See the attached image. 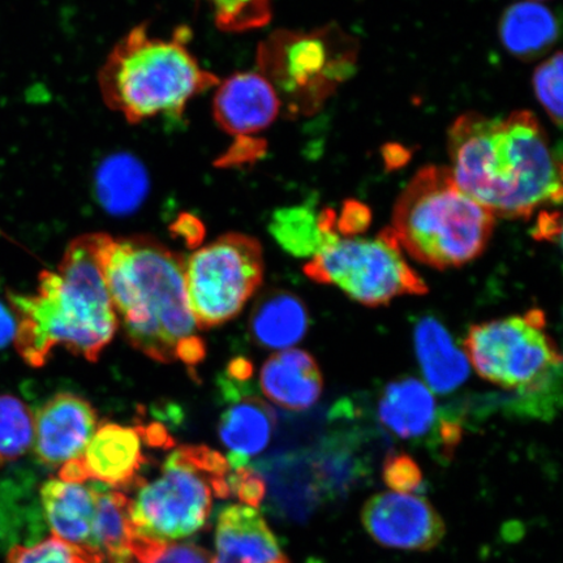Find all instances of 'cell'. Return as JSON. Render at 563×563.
<instances>
[{
    "mask_svg": "<svg viewBox=\"0 0 563 563\" xmlns=\"http://www.w3.org/2000/svg\"><path fill=\"white\" fill-rule=\"evenodd\" d=\"M533 89L555 125L562 124V54L559 52L534 70Z\"/></svg>",
    "mask_w": 563,
    "mask_h": 563,
    "instance_id": "cell-29",
    "label": "cell"
},
{
    "mask_svg": "<svg viewBox=\"0 0 563 563\" xmlns=\"http://www.w3.org/2000/svg\"><path fill=\"white\" fill-rule=\"evenodd\" d=\"M362 523L377 544L399 551L427 552L446 534L440 512L424 497L378 493L363 506Z\"/></svg>",
    "mask_w": 563,
    "mask_h": 563,
    "instance_id": "cell-11",
    "label": "cell"
},
{
    "mask_svg": "<svg viewBox=\"0 0 563 563\" xmlns=\"http://www.w3.org/2000/svg\"><path fill=\"white\" fill-rule=\"evenodd\" d=\"M98 257L126 340L154 362H180L194 371L206 341L188 305L186 262L151 236L98 232Z\"/></svg>",
    "mask_w": 563,
    "mask_h": 563,
    "instance_id": "cell-2",
    "label": "cell"
},
{
    "mask_svg": "<svg viewBox=\"0 0 563 563\" xmlns=\"http://www.w3.org/2000/svg\"><path fill=\"white\" fill-rule=\"evenodd\" d=\"M16 328V316L13 313L12 308L7 307L4 302L0 301V350L5 349L15 340Z\"/></svg>",
    "mask_w": 563,
    "mask_h": 563,
    "instance_id": "cell-34",
    "label": "cell"
},
{
    "mask_svg": "<svg viewBox=\"0 0 563 563\" xmlns=\"http://www.w3.org/2000/svg\"><path fill=\"white\" fill-rule=\"evenodd\" d=\"M271 234L282 249L294 256H314L340 235H327L320 228L319 214L312 207L284 208L273 214Z\"/></svg>",
    "mask_w": 563,
    "mask_h": 563,
    "instance_id": "cell-24",
    "label": "cell"
},
{
    "mask_svg": "<svg viewBox=\"0 0 563 563\" xmlns=\"http://www.w3.org/2000/svg\"><path fill=\"white\" fill-rule=\"evenodd\" d=\"M545 323L544 312L531 309L523 316L478 323L464 340L478 376L518 390L522 397L518 410L537 418L552 417L561 397L562 358Z\"/></svg>",
    "mask_w": 563,
    "mask_h": 563,
    "instance_id": "cell-6",
    "label": "cell"
},
{
    "mask_svg": "<svg viewBox=\"0 0 563 563\" xmlns=\"http://www.w3.org/2000/svg\"><path fill=\"white\" fill-rule=\"evenodd\" d=\"M227 457L203 445L174 450L159 476L144 482L131 499V519L139 534L157 540L191 537L202 530L214 498L231 497Z\"/></svg>",
    "mask_w": 563,
    "mask_h": 563,
    "instance_id": "cell-7",
    "label": "cell"
},
{
    "mask_svg": "<svg viewBox=\"0 0 563 563\" xmlns=\"http://www.w3.org/2000/svg\"><path fill=\"white\" fill-rule=\"evenodd\" d=\"M559 32L558 19L551 10L534 2L509 7L499 25L504 46L520 59L537 58L548 52L558 41Z\"/></svg>",
    "mask_w": 563,
    "mask_h": 563,
    "instance_id": "cell-23",
    "label": "cell"
},
{
    "mask_svg": "<svg viewBox=\"0 0 563 563\" xmlns=\"http://www.w3.org/2000/svg\"><path fill=\"white\" fill-rule=\"evenodd\" d=\"M189 38L188 27H178L170 38L153 35L147 24L133 27L98 74L104 104L130 123L181 118L195 97L221 81L201 67Z\"/></svg>",
    "mask_w": 563,
    "mask_h": 563,
    "instance_id": "cell-4",
    "label": "cell"
},
{
    "mask_svg": "<svg viewBox=\"0 0 563 563\" xmlns=\"http://www.w3.org/2000/svg\"><path fill=\"white\" fill-rule=\"evenodd\" d=\"M415 346L426 382L435 393L448 394L470 376V362L455 346L452 335L433 317H424L415 329Z\"/></svg>",
    "mask_w": 563,
    "mask_h": 563,
    "instance_id": "cell-20",
    "label": "cell"
},
{
    "mask_svg": "<svg viewBox=\"0 0 563 563\" xmlns=\"http://www.w3.org/2000/svg\"><path fill=\"white\" fill-rule=\"evenodd\" d=\"M560 214L544 213L541 216L537 231H534V236L552 241L554 236H560Z\"/></svg>",
    "mask_w": 563,
    "mask_h": 563,
    "instance_id": "cell-35",
    "label": "cell"
},
{
    "mask_svg": "<svg viewBox=\"0 0 563 563\" xmlns=\"http://www.w3.org/2000/svg\"><path fill=\"white\" fill-rule=\"evenodd\" d=\"M185 277L197 328L221 327L235 319L262 286L263 246L255 238L230 232L196 251Z\"/></svg>",
    "mask_w": 563,
    "mask_h": 563,
    "instance_id": "cell-10",
    "label": "cell"
},
{
    "mask_svg": "<svg viewBox=\"0 0 563 563\" xmlns=\"http://www.w3.org/2000/svg\"><path fill=\"white\" fill-rule=\"evenodd\" d=\"M97 485L98 483L79 484L51 478L42 484L40 496L42 510L54 538L100 553L97 551L95 537Z\"/></svg>",
    "mask_w": 563,
    "mask_h": 563,
    "instance_id": "cell-16",
    "label": "cell"
},
{
    "mask_svg": "<svg viewBox=\"0 0 563 563\" xmlns=\"http://www.w3.org/2000/svg\"><path fill=\"white\" fill-rule=\"evenodd\" d=\"M95 188L97 200L112 216L136 211L150 191L145 166L131 154H114L98 166Z\"/></svg>",
    "mask_w": 563,
    "mask_h": 563,
    "instance_id": "cell-22",
    "label": "cell"
},
{
    "mask_svg": "<svg viewBox=\"0 0 563 563\" xmlns=\"http://www.w3.org/2000/svg\"><path fill=\"white\" fill-rule=\"evenodd\" d=\"M309 327L308 311L291 292L271 291L253 308L250 329L258 346L287 350L299 343Z\"/></svg>",
    "mask_w": 563,
    "mask_h": 563,
    "instance_id": "cell-21",
    "label": "cell"
},
{
    "mask_svg": "<svg viewBox=\"0 0 563 563\" xmlns=\"http://www.w3.org/2000/svg\"><path fill=\"white\" fill-rule=\"evenodd\" d=\"M214 547L211 563H290L262 512L246 505L224 506Z\"/></svg>",
    "mask_w": 563,
    "mask_h": 563,
    "instance_id": "cell-15",
    "label": "cell"
},
{
    "mask_svg": "<svg viewBox=\"0 0 563 563\" xmlns=\"http://www.w3.org/2000/svg\"><path fill=\"white\" fill-rule=\"evenodd\" d=\"M495 224V216L457 188L450 168L429 166L399 196L389 229L408 255L443 271L481 256Z\"/></svg>",
    "mask_w": 563,
    "mask_h": 563,
    "instance_id": "cell-5",
    "label": "cell"
},
{
    "mask_svg": "<svg viewBox=\"0 0 563 563\" xmlns=\"http://www.w3.org/2000/svg\"><path fill=\"white\" fill-rule=\"evenodd\" d=\"M252 363L244 357H238L230 363L228 376L234 378L235 382L244 383L252 377Z\"/></svg>",
    "mask_w": 563,
    "mask_h": 563,
    "instance_id": "cell-36",
    "label": "cell"
},
{
    "mask_svg": "<svg viewBox=\"0 0 563 563\" xmlns=\"http://www.w3.org/2000/svg\"><path fill=\"white\" fill-rule=\"evenodd\" d=\"M222 32L243 33L269 24L272 0H207Z\"/></svg>",
    "mask_w": 563,
    "mask_h": 563,
    "instance_id": "cell-26",
    "label": "cell"
},
{
    "mask_svg": "<svg viewBox=\"0 0 563 563\" xmlns=\"http://www.w3.org/2000/svg\"><path fill=\"white\" fill-rule=\"evenodd\" d=\"M260 385L274 405L291 411H305L316 405L322 393L319 364L307 351L287 349L263 365Z\"/></svg>",
    "mask_w": 563,
    "mask_h": 563,
    "instance_id": "cell-17",
    "label": "cell"
},
{
    "mask_svg": "<svg viewBox=\"0 0 563 563\" xmlns=\"http://www.w3.org/2000/svg\"><path fill=\"white\" fill-rule=\"evenodd\" d=\"M276 417L263 399L241 394L234 398L220 421V438L230 450L227 457L231 470L246 466L269 445Z\"/></svg>",
    "mask_w": 563,
    "mask_h": 563,
    "instance_id": "cell-19",
    "label": "cell"
},
{
    "mask_svg": "<svg viewBox=\"0 0 563 563\" xmlns=\"http://www.w3.org/2000/svg\"><path fill=\"white\" fill-rule=\"evenodd\" d=\"M357 42L336 24L311 32L276 31L257 52L258 74L288 117L316 114L355 73Z\"/></svg>",
    "mask_w": 563,
    "mask_h": 563,
    "instance_id": "cell-8",
    "label": "cell"
},
{
    "mask_svg": "<svg viewBox=\"0 0 563 563\" xmlns=\"http://www.w3.org/2000/svg\"><path fill=\"white\" fill-rule=\"evenodd\" d=\"M125 563H133V561H132V560H130V561H126Z\"/></svg>",
    "mask_w": 563,
    "mask_h": 563,
    "instance_id": "cell-37",
    "label": "cell"
},
{
    "mask_svg": "<svg viewBox=\"0 0 563 563\" xmlns=\"http://www.w3.org/2000/svg\"><path fill=\"white\" fill-rule=\"evenodd\" d=\"M305 273L317 284L335 285L368 307L428 292L424 280L406 263L390 229L375 239L336 236L305 266Z\"/></svg>",
    "mask_w": 563,
    "mask_h": 563,
    "instance_id": "cell-9",
    "label": "cell"
},
{
    "mask_svg": "<svg viewBox=\"0 0 563 563\" xmlns=\"http://www.w3.org/2000/svg\"><path fill=\"white\" fill-rule=\"evenodd\" d=\"M34 442V417L23 400L0 396V467L18 461Z\"/></svg>",
    "mask_w": 563,
    "mask_h": 563,
    "instance_id": "cell-25",
    "label": "cell"
},
{
    "mask_svg": "<svg viewBox=\"0 0 563 563\" xmlns=\"http://www.w3.org/2000/svg\"><path fill=\"white\" fill-rule=\"evenodd\" d=\"M449 153L457 188L495 217L527 220L562 199L560 158L530 111L457 118L449 130Z\"/></svg>",
    "mask_w": 563,
    "mask_h": 563,
    "instance_id": "cell-1",
    "label": "cell"
},
{
    "mask_svg": "<svg viewBox=\"0 0 563 563\" xmlns=\"http://www.w3.org/2000/svg\"><path fill=\"white\" fill-rule=\"evenodd\" d=\"M216 88V122L235 141L253 139L265 131L282 110L276 90L262 74L238 73Z\"/></svg>",
    "mask_w": 563,
    "mask_h": 563,
    "instance_id": "cell-14",
    "label": "cell"
},
{
    "mask_svg": "<svg viewBox=\"0 0 563 563\" xmlns=\"http://www.w3.org/2000/svg\"><path fill=\"white\" fill-rule=\"evenodd\" d=\"M133 563H211L207 549L194 543H173L136 534L131 544Z\"/></svg>",
    "mask_w": 563,
    "mask_h": 563,
    "instance_id": "cell-27",
    "label": "cell"
},
{
    "mask_svg": "<svg viewBox=\"0 0 563 563\" xmlns=\"http://www.w3.org/2000/svg\"><path fill=\"white\" fill-rule=\"evenodd\" d=\"M231 496L241 499L251 508H258L266 495V484L262 475L256 470L246 466L231 470L230 477Z\"/></svg>",
    "mask_w": 563,
    "mask_h": 563,
    "instance_id": "cell-31",
    "label": "cell"
},
{
    "mask_svg": "<svg viewBox=\"0 0 563 563\" xmlns=\"http://www.w3.org/2000/svg\"><path fill=\"white\" fill-rule=\"evenodd\" d=\"M103 561L100 553L67 544L54 537L31 547H13L7 555V563H103Z\"/></svg>",
    "mask_w": 563,
    "mask_h": 563,
    "instance_id": "cell-28",
    "label": "cell"
},
{
    "mask_svg": "<svg viewBox=\"0 0 563 563\" xmlns=\"http://www.w3.org/2000/svg\"><path fill=\"white\" fill-rule=\"evenodd\" d=\"M144 446L143 427L102 422L79 456L87 482L121 492L136 490L145 482L141 471L150 463Z\"/></svg>",
    "mask_w": 563,
    "mask_h": 563,
    "instance_id": "cell-13",
    "label": "cell"
},
{
    "mask_svg": "<svg viewBox=\"0 0 563 563\" xmlns=\"http://www.w3.org/2000/svg\"><path fill=\"white\" fill-rule=\"evenodd\" d=\"M97 427L89 400L74 393L55 394L34 418L35 456L45 467H60L84 453Z\"/></svg>",
    "mask_w": 563,
    "mask_h": 563,
    "instance_id": "cell-12",
    "label": "cell"
},
{
    "mask_svg": "<svg viewBox=\"0 0 563 563\" xmlns=\"http://www.w3.org/2000/svg\"><path fill=\"white\" fill-rule=\"evenodd\" d=\"M37 292L9 294L18 321L13 342L23 361L44 367L56 347H65L98 362L119 323L98 257V232L74 239L58 273L40 274Z\"/></svg>",
    "mask_w": 563,
    "mask_h": 563,
    "instance_id": "cell-3",
    "label": "cell"
},
{
    "mask_svg": "<svg viewBox=\"0 0 563 563\" xmlns=\"http://www.w3.org/2000/svg\"><path fill=\"white\" fill-rule=\"evenodd\" d=\"M383 478L387 487L396 493H406L420 489L422 473L418 463L407 454H393L386 457L383 468Z\"/></svg>",
    "mask_w": 563,
    "mask_h": 563,
    "instance_id": "cell-30",
    "label": "cell"
},
{
    "mask_svg": "<svg viewBox=\"0 0 563 563\" xmlns=\"http://www.w3.org/2000/svg\"><path fill=\"white\" fill-rule=\"evenodd\" d=\"M371 211L363 203L347 201L344 203L340 218H336V232L344 235H354L369 227Z\"/></svg>",
    "mask_w": 563,
    "mask_h": 563,
    "instance_id": "cell-32",
    "label": "cell"
},
{
    "mask_svg": "<svg viewBox=\"0 0 563 563\" xmlns=\"http://www.w3.org/2000/svg\"><path fill=\"white\" fill-rule=\"evenodd\" d=\"M176 235L183 239L189 249H196L202 242L203 235H206V229L197 218L185 214L175 222L172 228Z\"/></svg>",
    "mask_w": 563,
    "mask_h": 563,
    "instance_id": "cell-33",
    "label": "cell"
},
{
    "mask_svg": "<svg viewBox=\"0 0 563 563\" xmlns=\"http://www.w3.org/2000/svg\"><path fill=\"white\" fill-rule=\"evenodd\" d=\"M378 417L402 440L424 439L442 420L431 389L412 377L386 386L379 399Z\"/></svg>",
    "mask_w": 563,
    "mask_h": 563,
    "instance_id": "cell-18",
    "label": "cell"
}]
</instances>
